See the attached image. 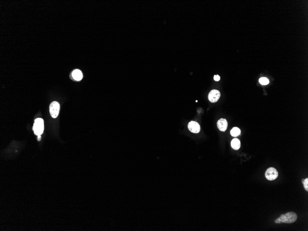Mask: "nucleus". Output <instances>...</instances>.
<instances>
[{
  "label": "nucleus",
  "mask_w": 308,
  "mask_h": 231,
  "mask_svg": "<svg viewBox=\"0 0 308 231\" xmlns=\"http://www.w3.org/2000/svg\"><path fill=\"white\" fill-rule=\"evenodd\" d=\"M298 218L297 214L294 212H290L287 213L286 214H281L280 217L278 218L275 221V222L277 224L285 223H292L294 222Z\"/></svg>",
  "instance_id": "nucleus-1"
},
{
  "label": "nucleus",
  "mask_w": 308,
  "mask_h": 231,
  "mask_svg": "<svg viewBox=\"0 0 308 231\" xmlns=\"http://www.w3.org/2000/svg\"><path fill=\"white\" fill-rule=\"evenodd\" d=\"M33 130L35 135L41 136L44 130V121L42 119L37 118L35 120Z\"/></svg>",
  "instance_id": "nucleus-2"
},
{
  "label": "nucleus",
  "mask_w": 308,
  "mask_h": 231,
  "mask_svg": "<svg viewBox=\"0 0 308 231\" xmlns=\"http://www.w3.org/2000/svg\"><path fill=\"white\" fill-rule=\"evenodd\" d=\"M60 104L57 101H53L49 105V112L51 117L56 118L60 111Z\"/></svg>",
  "instance_id": "nucleus-3"
},
{
  "label": "nucleus",
  "mask_w": 308,
  "mask_h": 231,
  "mask_svg": "<svg viewBox=\"0 0 308 231\" xmlns=\"http://www.w3.org/2000/svg\"><path fill=\"white\" fill-rule=\"evenodd\" d=\"M278 176V171L274 167H270L266 171L265 177L268 180H274L277 179Z\"/></svg>",
  "instance_id": "nucleus-4"
},
{
  "label": "nucleus",
  "mask_w": 308,
  "mask_h": 231,
  "mask_svg": "<svg viewBox=\"0 0 308 231\" xmlns=\"http://www.w3.org/2000/svg\"><path fill=\"white\" fill-rule=\"evenodd\" d=\"M220 96V93L217 90H213L209 92V100L211 103H215L219 99Z\"/></svg>",
  "instance_id": "nucleus-5"
},
{
  "label": "nucleus",
  "mask_w": 308,
  "mask_h": 231,
  "mask_svg": "<svg viewBox=\"0 0 308 231\" xmlns=\"http://www.w3.org/2000/svg\"><path fill=\"white\" fill-rule=\"evenodd\" d=\"M188 128L191 132L195 133H199L200 131L199 124L196 121H191L190 122L188 125Z\"/></svg>",
  "instance_id": "nucleus-6"
},
{
  "label": "nucleus",
  "mask_w": 308,
  "mask_h": 231,
  "mask_svg": "<svg viewBox=\"0 0 308 231\" xmlns=\"http://www.w3.org/2000/svg\"><path fill=\"white\" fill-rule=\"evenodd\" d=\"M228 123L225 119H220L217 122V127L222 132H225L228 128Z\"/></svg>",
  "instance_id": "nucleus-7"
},
{
  "label": "nucleus",
  "mask_w": 308,
  "mask_h": 231,
  "mask_svg": "<svg viewBox=\"0 0 308 231\" xmlns=\"http://www.w3.org/2000/svg\"><path fill=\"white\" fill-rule=\"evenodd\" d=\"M72 76L74 80L77 81H80L82 79L83 74L80 70L76 69L72 72Z\"/></svg>",
  "instance_id": "nucleus-8"
},
{
  "label": "nucleus",
  "mask_w": 308,
  "mask_h": 231,
  "mask_svg": "<svg viewBox=\"0 0 308 231\" xmlns=\"http://www.w3.org/2000/svg\"><path fill=\"white\" fill-rule=\"evenodd\" d=\"M231 146L233 149L238 150L240 147V142L239 139L234 138L231 142Z\"/></svg>",
  "instance_id": "nucleus-9"
},
{
  "label": "nucleus",
  "mask_w": 308,
  "mask_h": 231,
  "mask_svg": "<svg viewBox=\"0 0 308 231\" xmlns=\"http://www.w3.org/2000/svg\"><path fill=\"white\" fill-rule=\"evenodd\" d=\"M240 133H241V131H240V129L236 127L233 128L231 131V135L233 137H235L238 136L240 134Z\"/></svg>",
  "instance_id": "nucleus-10"
},
{
  "label": "nucleus",
  "mask_w": 308,
  "mask_h": 231,
  "mask_svg": "<svg viewBox=\"0 0 308 231\" xmlns=\"http://www.w3.org/2000/svg\"><path fill=\"white\" fill-rule=\"evenodd\" d=\"M259 83L262 85H267L270 83L269 80L265 77H262L259 79Z\"/></svg>",
  "instance_id": "nucleus-11"
},
{
  "label": "nucleus",
  "mask_w": 308,
  "mask_h": 231,
  "mask_svg": "<svg viewBox=\"0 0 308 231\" xmlns=\"http://www.w3.org/2000/svg\"><path fill=\"white\" fill-rule=\"evenodd\" d=\"M303 185H304V188L307 191L308 190V179L306 178L303 181Z\"/></svg>",
  "instance_id": "nucleus-12"
},
{
  "label": "nucleus",
  "mask_w": 308,
  "mask_h": 231,
  "mask_svg": "<svg viewBox=\"0 0 308 231\" xmlns=\"http://www.w3.org/2000/svg\"><path fill=\"white\" fill-rule=\"evenodd\" d=\"M214 80L216 81H219L220 80V77L218 75H215L214 76Z\"/></svg>",
  "instance_id": "nucleus-13"
}]
</instances>
